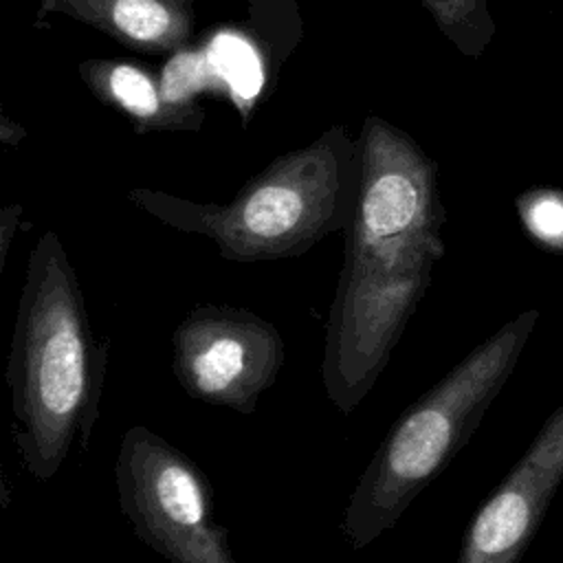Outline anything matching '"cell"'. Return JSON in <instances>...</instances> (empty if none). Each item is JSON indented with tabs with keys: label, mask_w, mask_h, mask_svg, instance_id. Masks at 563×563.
I'll return each instance as SVG.
<instances>
[{
	"label": "cell",
	"mask_w": 563,
	"mask_h": 563,
	"mask_svg": "<svg viewBox=\"0 0 563 563\" xmlns=\"http://www.w3.org/2000/svg\"><path fill=\"white\" fill-rule=\"evenodd\" d=\"M343 266L325 323L321 378L352 413L369 394L444 255L438 163L391 121L367 114Z\"/></svg>",
	"instance_id": "6da1fadb"
},
{
	"label": "cell",
	"mask_w": 563,
	"mask_h": 563,
	"mask_svg": "<svg viewBox=\"0 0 563 563\" xmlns=\"http://www.w3.org/2000/svg\"><path fill=\"white\" fill-rule=\"evenodd\" d=\"M75 266L48 229L29 253L4 378L22 468L53 479L75 446L88 451L108 372Z\"/></svg>",
	"instance_id": "7a4b0ae2"
},
{
	"label": "cell",
	"mask_w": 563,
	"mask_h": 563,
	"mask_svg": "<svg viewBox=\"0 0 563 563\" xmlns=\"http://www.w3.org/2000/svg\"><path fill=\"white\" fill-rule=\"evenodd\" d=\"M358 185V139L328 125L308 145L271 161L224 205L134 187L128 200L183 233L209 238L220 257L251 264L299 257L345 231Z\"/></svg>",
	"instance_id": "3957f363"
},
{
	"label": "cell",
	"mask_w": 563,
	"mask_h": 563,
	"mask_svg": "<svg viewBox=\"0 0 563 563\" xmlns=\"http://www.w3.org/2000/svg\"><path fill=\"white\" fill-rule=\"evenodd\" d=\"M537 321L539 310L528 308L499 325L396 418L347 499L341 530L352 550L391 530L460 453L515 372Z\"/></svg>",
	"instance_id": "277c9868"
},
{
	"label": "cell",
	"mask_w": 563,
	"mask_h": 563,
	"mask_svg": "<svg viewBox=\"0 0 563 563\" xmlns=\"http://www.w3.org/2000/svg\"><path fill=\"white\" fill-rule=\"evenodd\" d=\"M114 479L119 506L134 534L169 563H242L229 530L216 523L213 486L202 468L143 424L119 444Z\"/></svg>",
	"instance_id": "5b68a950"
},
{
	"label": "cell",
	"mask_w": 563,
	"mask_h": 563,
	"mask_svg": "<svg viewBox=\"0 0 563 563\" xmlns=\"http://www.w3.org/2000/svg\"><path fill=\"white\" fill-rule=\"evenodd\" d=\"M286 358L279 330L253 310L198 303L172 334V369L194 400L253 413Z\"/></svg>",
	"instance_id": "8992f818"
},
{
	"label": "cell",
	"mask_w": 563,
	"mask_h": 563,
	"mask_svg": "<svg viewBox=\"0 0 563 563\" xmlns=\"http://www.w3.org/2000/svg\"><path fill=\"white\" fill-rule=\"evenodd\" d=\"M563 482V402L473 515L455 563H519Z\"/></svg>",
	"instance_id": "52a82bcc"
},
{
	"label": "cell",
	"mask_w": 563,
	"mask_h": 563,
	"mask_svg": "<svg viewBox=\"0 0 563 563\" xmlns=\"http://www.w3.org/2000/svg\"><path fill=\"white\" fill-rule=\"evenodd\" d=\"M198 0H40L37 22L62 13L145 55L185 48L196 31Z\"/></svg>",
	"instance_id": "ba28073f"
},
{
	"label": "cell",
	"mask_w": 563,
	"mask_h": 563,
	"mask_svg": "<svg viewBox=\"0 0 563 563\" xmlns=\"http://www.w3.org/2000/svg\"><path fill=\"white\" fill-rule=\"evenodd\" d=\"M77 73L101 103L132 119L136 134L202 128L205 108L194 99H180L158 88L145 68L117 59H84Z\"/></svg>",
	"instance_id": "9c48e42d"
},
{
	"label": "cell",
	"mask_w": 563,
	"mask_h": 563,
	"mask_svg": "<svg viewBox=\"0 0 563 563\" xmlns=\"http://www.w3.org/2000/svg\"><path fill=\"white\" fill-rule=\"evenodd\" d=\"M244 31L277 77L303 37L299 0H246Z\"/></svg>",
	"instance_id": "30bf717a"
},
{
	"label": "cell",
	"mask_w": 563,
	"mask_h": 563,
	"mask_svg": "<svg viewBox=\"0 0 563 563\" xmlns=\"http://www.w3.org/2000/svg\"><path fill=\"white\" fill-rule=\"evenodd\" d=\"M438 31L466 57H479L490 46L497 26L488 0H420Z\"/></svg>",
	"instance_id": "8fae6325"
},
{
	"label": "cell",
	"mask_w": 563,
	"mask_h": 563,
	"mask_svg": "<svg viewBox=\"0 0 563 563\" xmlns=\"http://www.w3.org/2000/svg\"><path fill=\"white\" fill-rule=\"evenodd\" d=\"M517 216L530 240L545 249L563 253V189L530 187L515 198Z\"/></svg>",
	"instance_id": "7c38bea8"
},
{
	"label": "cell",
	"mask_w": 563,
	"mask_h": 563,
	"mask_svg": "<svg viewBox=\"0 0 563 563\" xmlns=\"http://www.w3.org/2000/svg\"><path fill=\"white\" fill-rule=\"evenodd\" d=\"M22 211H24V207L20 202H11V205H4L0 209V273L4 271V262H7V255H9L11 242L18 233Z\"/></svg>",
	"instance_id": "4fadbf2b"
},
{
	"label": "cell",
	"mask_w": 563,
	"mask_h": 563,
	"mask_svg": "<svg viewBox=\"0 0 563 563\" xmlns=\"http://www.w3.org/2000/svg\"><path fill=\"white\" fill-rule=\"evenodd\" d=\"M26 128L20 121H13L9 112L2 108L0 110V143L4 145H18L20 141L26 139Z\"/></svg>",
	"instance_id": "5bb4252c"
}]
</instances>
